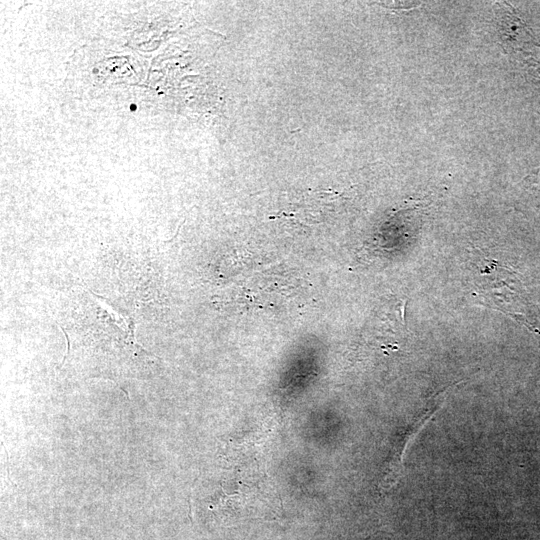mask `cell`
I'll use <instances>...</instances> for the list:
<instances>
[{"label": "cell", "mask_w": 540, "mask_h": 540, "mask_svg": "<svg viewBox=\"0 0 540 540\" xmlns=\"http://www.w3.org/2000/svg\"><path fill=\"white\" fill-rule=\"evenodd\" d=\"M532 176H533V184L540 189V168H538L537 171Z\"/></svg>", "instance_id": "6da1fadb"}]
</instances>
